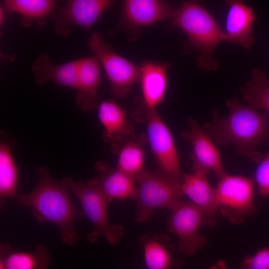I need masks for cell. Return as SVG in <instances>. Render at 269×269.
Listing matches in <instances>:
<instances>
[{
	"instance_id": "4",
	"label": "cell",
	"mask_w": 269,
	"mask_h": 269,
	"mask_svg": "<svg viewBox=\"0 0 269 269\" xmlns=\"http://www.w3.org/2000/svg\"><path fill=\"white\" fill-rule=\"evenodd\" d=\"M131 114L135 120L146 125L147 140L154 156L157 170L172 177L182 178L172 135L155 109L147 107L141 98L138 97L135 100Z\"/></svg>"
},
{
	"instance_id": "16",
	"label": "cell",
	"mask_w": 269,
	"mask_h": 269,
	"mask_svg": "<svg viewBox=\"0 0 269 269\" xmlns=\"http://www.w3.org/2000/svg\"><path fill=\"white\" fill-rule=\"evenodd\" d=\"M79 59L63 64L53 63L46 53L40 54L33 62L32 72L36 83L42 85L50 81L76 90Z\"/></svg>"
},
{
	"instance_id": "20",
	"label": "cell",
	"mask_w": 269,
	"mask_h": 269,
	"mask_svg": "<svg viewBox=\"0 0 269 269\" xmlns=\"http://www.w3.org/2000/svg\"><path fill=\"white\" fill-rule=\"evenodd\" d=\"M144 261L147 269H175L180 263L174 259L173 247L165 235H141Z\"/></svg>"
},
{
	"instance_id": "7",
	"label": "cell",
	"mask_w": 269,
	"mask_h": 269,
	"mask_svg": "<svg viewBox=\"0 0 269 269\" xmlns=\"http://www.w3.org/2000/svg\"><path fill=\"white\" fill-rule=\"evenodd\" d=\"M70 189L79 200L84 215L94 226V230L87 236L89 242L95 243L103 236L111 244H117L123 236L124 228L110 223L107 213L109 202L104 195L88 182L73 181Z\"/></svg>"
},
{
	"instance_id": "23",
	"label": "cell",
	"mask_w": 269,
	"mask_h": 269,
	"mask_svg": "<svg viewBox=\"0 0 269 269\" xmlns=\"http://www.w3.org/2000/svg\"><path fill=\"white\" fill-rule=\"evenodd\" d=\"M3 6L7 12L20 15V23L25 27L35 21L39 26H44L47 16L58 7L57 1L53 0H5Z\"/></svg>"
},
{
	"instance_id": "12",
	"label": "cell",
	"mask_w": 269,
	"mask_h": 269,
	"mask_svg": "<svg viewBox=\"0 0 269 269\" xmlns=\"http://www.w3.org/2000/svg\"><path fill=\"white\" fill-rule=\"evenodd\" d=\"M188 126V128L182 132V135L191 144L190 156L193 165L212 170L220 179L227 173L215 143L195 119H189Z\"/></svg>"
},
{
	"instance_id": "5",
	"label": "cell",
	"mask_w": 269,
	"mask_h": 269,
	"mask_svg": "<svg viewBox=\"0 0 269 269\" xmlns=\"http://www.w3.org/2000/svg\"><path fill=\"white\" fill-rule=\"evenodd\" d=\"M182 177H172L158 170H144L137 175L135 179L138 185V197L135 221L140 223L149 220L154 210L157 208L171 210L184 195Z\"/></svg>"
},
{
	"instance_id": "18",
	"label": "cell",
	"mask_w": 269,
	"mask_h": 269,
	"mask_svg": "<svg viewBox=\"0 0 269 269\" xmlns=\"http://www.w3.org/2000/svg\"><path fill=\"white\" fill-rule=\"evenodd\" d=\"M123 15L133 27L147 26L171 18L176 9L159 0H127L123 2Z\"/></svg>"
},
{
	"instance_id": "15",
	"label": "cell",
	"mask_w": 269,
	"mask_h": 269,
	"mask_svg": "<svg viewBox=\"0 0 269 269\" xmlns=\"http://www.w3.org/2000/svg\"><path fill=\"white\" fill-rule=\"evenodd\" d=\"M100 66L99 60L94 55L79 59L75 102L83 111H93L99 106L98 91L101 81Z\"/></svg>"
},
{
	"instance_id": "3",
	"label": "cell",
	"mask_w": 269,
	"mask_h": 269,
	"mask_svg": "<svg viewBox=\"0 0 269 269\" xmlns=\"http://www.w3.org/2000/svg\"><path fill=\"white\" fill-rule=\"evenodd\" d=\"M171 28H178L187 36L191 48L201 55L197 63L205 70L215 69L218 62L213 58L215 47L225 41V31L211 14L199 3L183 2L171 18Z\"/></svg>"
},
{
	"instance_id": "1",
	"label": "cell",
	"mask_w": 269,
	"mask_h": 269,
	"mask_svg": "<svg viewBox=\"0 0 269 269\" xmlns=\"http://www.w3.org/2000/svg\"><path fill=\"white\" fill-rule=\"evenodd\" d=\"M226 106L230 113L226 118L219 116L217 109L212 110V121L202 127L217 145L232 144L238 154L259 163L263 155L257 148L269 137V114L243 105L236 97Z\"/></svg>"
},
{
	"instance_id": "2",
	"label": "cell",
	"mask_w": 269,
	"mask_h": 269,
	"mask_svg": "<svg viewBox=\"0 0 269 269\" xmlns=\"http://www.w3.org/2000/svg\"><path fill=\"white\" fill-rule=\"evenodd\" d=\"M36 171L39 176L37 186L28 193L17 195L16 203L29 207L38 223H49L58 227L63 243L74 245L79 238L74 223L83 218L84 214L74 206L68 193L73 179L66 177L56 180L45 166Z\"/></svg>"
},
{
	"instance_id": "29",
	"label": "cell",
	"mask_w": 269,
	"mask_h": 269,
	"mask_svg": "<svg viewBox=\"0 0 269 269\" xmlns=\"http://www.w3.org/2000/svg\"><path fill=\"white\" fill-rule=\"evenodd\" d=\"M6 10L3 5L0 6V26L1 27L4 23Z\"/></svg>"
},
{
	"instance_id": "14",
	"label": "cell",
	"mask_w": 269,
	"mask_h": 269,
	"mask_svg": "<svg viewBox=\"0 0 269 269\" xmlns=\"http://www.w3.org/2000/svg\"><path fill=\"white\" fill-rule=\"evenodd\" d=\"M99 175L88 181L97 187L110 203L113 199L122 201L127 199L137 200L138 187L134 178L113 168L103 161L95 164Z\"/></svg>"
},
{
	"instance_id": "21",
	"label": "cell",
	"mask_w": 269,
	"mask_h": 269,
	"mask_svg": "<svg viewBox=\"0 0 269 269\" xmlns=\"http://www.w3.org/2000/svg\"><path fill=\"white\" fill-rule=\"evenodd\" d=\"M50 262L49 252L44 246L30 252L16 250L7 243L0 246V269H46Z\"/></svg>"
},
{
	"instance_id": "17",
	"label": "cell",
	"mask_w": 269,
	"mask_h": 269,
	"mask_svg": "<svg viewBox=\"0 0 269 269\" xmlns=\"http://www.w3.org/2000/svg\"><path fill=\"white\" fill-rule=\"evenodd\" d=\"M227 3L229 8L225 40L237 43L250 50L254 41L252 24L256 19L253 9L240 0H227Z\"/></svg>"
},
{
	"instance_id": "6",
	"label": "cell",
	"mask_w": 269,
	"mask_h": 269,
	"mask_svg": "<svg viewBox=\"0 0 269 269\" xmlns=\"http://www.w3.org/2000/svg\"><path fill=\"white\" fill-rule=\"evenodd\" d=\"M103 65L110 82L114 98L123 99L131 93L133 87L140 81V67L116 53L103 35L94 32L86 42Z\"/></svg>"
},
{
	"instance_id": "9",
	"label": "cell",
	"mask_w": 269,
	"mask_h": 269,
	"mask_svg": "<svg viewBox=\"0 0 269 269\" xmlns=\"http://www.w3.org/2000/svg\"><path fill=\"white\" fill-rule=\"evenodd\" d=\"M171 211L168 230L178 238V251L188 256L194 255L205 241L199 233L201 226L206 225L202 211L191 201H180Z\"/></svg>"
},
{
	"instance_id": "8",
	"label": "cell",
	"mask_w": 269,
	"mask_h": 269,
	"mask_svg": "<svg viewBox=\"0 0 269 269\" xmlns=\"http://www.w3.org/2000/svg\"><path fill=\"white\" fill-rule=\"evenodd\" d=\"M254 185L253 179L242 176L227 174L220 179L215 189L218 210L232 222L239 223L257 211Z\"/></svg>"
},
{
	"instance_id": "11",
	"label": "cell",
	"mask_w": 269,
	"mask_h": 269,
	"mask_svg": "<svg viewBox=\"0 0 269 269\" xmlns=\"http://www.w3.org/2000/svg\"><path fill=\"white\" fill-rule=\"evenodd\" d=\"M193 169L192 173L183 174L182 191L190 201L201 209L206 225L212 226L215 223L218 207L216 189L207 180L210 170L197 165H193Z\"/></svg>"
},
{
	"instance_id": "10",
	"label": "cell",
	"mask_w": 269,
	"mask_h": 269,
	"mask_svg": "<svg viewBox=\"0 0 269 269\" xmlns=\"http://www.w3.org/2000/svg\"><path fill=\"white\" fill-rule=\"evenodd\" d=\"M114 2L111 0H70L51 14L55 32L66 36L73 26L89 30L104 11Z\"/></svg>"
},
{
	"instance_id": "26",
	"label": "cell",
	"mask_w": 269,
	"mask_h": 269,
	"mask_svg": "<svg viewBox=\"0 0 269 269\" xmlns=\"http://www.w3.org/2000/svg\"><path fill=\"white\" fill-rule=\"evenodd\" d=\"M267 140L269 145L268 151L260 162L255 173L258 193L263 197L269 196V137Z\"/></svg>"
},
{
	"instance_id": "19",
	"label": "cell",
	"mask_w": 269,
	"mask_h": 269,
	"mask_svg": "<svg viewBox=\"0 0 269 269\" xmlns=\"http://www.w3.org/2000/svg\"><path fill=\"white\" fill-rule=\"evenodd\" d=\"M169 64L151 61L140 65L141 99L150 108L155 109L164 100L167 85V69Z\"/></svg>"
},
{
	"instance_id": "13",
	"label": "cell",
	"mask_w": 269,
	"mask_h": 269,
	"mask_svg": "<svg viewBox=\"0 0 269 269\" xmlns=\"http://www.w3.org/2000/svg\"><path fill=\"white\" fill-rule=\"evenodd\" d=\"M99 120L104 128L103 140L117 153L122 145L135 134L134 126L126 111L114 101H102L98 108Z\"/></svg>"
},
{
	"instance_id": "24",
	"label": "cell",
	"mask_w": 269,
	"mask_h": 269,
	"mask_svg": "<svg viewBox=\"0 0 269 269\" xmlns=\"http://www.w3.org/2000/svg\"><path fill=\"white\" fill-rule=\"evenodd\" d=\"M147 141L146 135L136 134L125 141L117 152L116 168L135 178L144 170L143 147Z\"/></svg>"
},
{
	"instance_id": "25",
	"label": "cell",
	"mask_w": 269,
	"mask_h": 269,
	"mask_svg": "<svg viewBox=\"0 0 269 269\" xmlns=\"http://www.w3.org/2000/svg\"><path fill=\"white\" fill-rule=\"evenodd\" d=\"M248 106L256 110H264L269 115V79L264 71L255 68L252 77L245 87L240 88Z\"/></svg>"
},
{
	"instance_id": "22",
	"label": "cell",
	"mask_w": 269,
	"mask_h": 269,
	"mask_svg": "<svg viewBox=\"0 0 269 269\" xmlns=\"http://www.w3.org/2000/svg\"><path fill=\"white\" fill-rule=\"evenodd\" d=\"M0 206L7 198H16L18 182V170L15 162L11 147L14 140L7 135L0 134Z\"/></svg>"
},
{
	"instance_id": "28",
	"label": "cell",
	"mask_w": 269,
	"mask_h": 269,
	"mask_svg": "<svg viewBox=\"0 0 269 269\" xmlns=\"http://www.w3.org/2000/svg\"><path fill=\"white\" fill-rule=\"evenodd\" d=\"M210 269H228L225 263L223 260H219L213 265Z\"/></svg>"
},
{
	"instance_id": "27",
	"label": "cell",
	"mask_w": 269,
	"mask_h": 269,
	"mask_svg": "<svg viewBox=\"0 0 269 269\" xmlns=\"http://www.w3.org/2000/svg\"><path fill=\"white\" fill-rule=\"evenodd\" d=\"M240 268L269 269V248L260 249L253 256H246L240 264Z\"/></svg>"
}]
</instances>
